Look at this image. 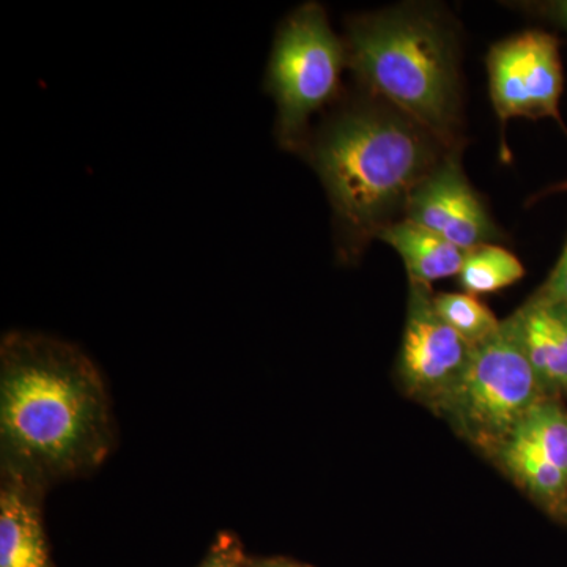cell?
<instances>
[{
    "label": "cell",
    "mask_w": 567,
    "mask_h": 567,
    "mask_svg": "<svg viewBox=\"0 0 567 567\" xmlns=\"http://www.w3.org/2000/svg\"><path fill=\"white\" fill-rule=\"evenodd\" d=\"M511 436L535 447L540 456L567 473V413L554 399L533 406Z\"/></svg>",
    "instance_id": "cell-14"
},
{
    "label": "cell",
    "mask_w": 567,
    "mask_h": 567,
    "mask_svg": "<svg viewBox=\"0 0 567 567\" xmlns=\"http://www.w3.org/2000/svg\"><path fill=\"white\" fill-rule=\"evenodd\" d=\"M518 341L547 398L567 390V303L539 290L513 316Z\"/></svg>",
    "instance_id": "cell-9"
},
{
    "label": "cell",
    "mask_w": 567,
    "mask_h": 567,
    "mask_svg": "<svg viewBox=\"0 0 567 567\" xmlns=\"http://www.w3.org/2000/svg\"><path fill=\"white\" fill-rule=\"evenodd\" d=\"M347 69L364 95L394 107L446 151H461L457 33L439 9L406 3L347 20Z\"/></svg>",
    "instance_id": "cell-3"
},
{
    "label": "cell",
    "mask_w": 567,
    "mask_h": 567,
    "mask_svg": "<svg viewBox=\"0 0 567 567\" xmlns=\"http://www.w3.org/2000/svg\"><path fill=\"white\" fill-rule=\"evenodd\" d=\"M525 276L517 256L496 244L481 245L466 251L458 282L465 293L484 295L506 289Z\"/></svg>",
    "instance_id": "cell-13"
},
{
    "label": "cell",
    "mask_w": 567,
    "mask_h": 567,
    "mask_svg": "<svg viewBox=\"0 0 567 567\" xmlns=\"http://www.w3.org/2000/svg\"><path fill=\"white\" fill-rule=\"evenodd\" d=\"M346 69L344 39L336 35L323 6L306 2L279 24L264 91L275 102V137L282 151L301 156L312 118L336 102Z\"/></svg>",
    "instance_id": "cell-4"
},
{
    "label": "cell",
    "mask_w": 567,
    "mask_h": 567,
    "mask_svg": "<svg viewBox=\"0 0 567 567\" xmlns=\"http://www.w3.org/2000/svg\"><path fill=\"white\" fill-rule=\"evenodd\" d=\"M563 254H566V256H567V241H566L565 249H563Z\"/></svg>",
    "instance_id": "cell-19"
},
{
    "label": "cell",
    "mask_w": 567,
    "mask_h": 567,
    "mask_svg": "<svg viewBox=\"0 0 567 567\" xmlns=\"http://www.w3.org/2000/svg\"><path fill=\"white\" fill-rule=\"evenodd\" d=\"M404 260L410 284L431 287L439 279L458 276L466 251L417 224L401 219L379 237Z\"/></svg>",
    "instance_id": "cell-11"
},
{
    "label": "cell",
    "mask_w": 567,
    "mask_h": 567,
    "mask_svg": "<svg viewBox=\"0 0 567 567\" xmlns=\"http://www.w3.org/2000/svg\"><path fill=\"white\" fill-rule=\"evenodd\" d=\"M548 21L558 25L567 33V0H555V2L537 3L535 7Z\"/></svg>",
    "instance_id": "cell-17"
},
{
    "label": "cell",
    "mask_w": 567,
    "mask_h": 567,
    "mask_svg": "<svg viewBox=\"0 0 567 567\" xmlns=\"http://www.w3.org/2000/svg\"><path fill=\"white\" fill-rule=\"evenodd\" d=\"M197 567H251L237 536L221 533Z\"/></svg>",
    "instance_id": "cell-16"
},
{
    "label": "cell",
    "mask_w": 567,
    "mask_h": 567,
    "mask_svg": "<svg viewBox=\"0 0 567 567\" xmlns=\"http://www.w3.org/2000/svg\"><path fill=\"white\" fill-rule=\"evenodd\" d=\"M114 423L103 377L82 350L13 331L0 344L2 472L47 491L110 456Z\"/></svg>",
    "instance_id": "cell-1"
},
{
    "label": "cell",
    "mask_w": 567,
    "mask_h": 567,
    "mask_svg": "<svg viewBox=\"0 0 567 567\" xmlns=\"http://www.w3.org/2000/svg\"><path fill=\"white\" fill-rule=\"evenodd\" d=\"M544 399L547 395L507 317L494 336L473 347L464 377L436 415L446 417L462 439L492 458Z\"/></svg>",
    "instance_id": "cell-5"
},
{
    "label": "cell",
    "mask_w": 567,
    "mask_h": 567,
    "mask_svg": "<svg viewBox=\"0 0 567 567\" xmlns=\"http://www.w3.org/2000/svg\"><path fill=\"white\" fill-rule=\"evenodd\" d=\"M447 152L423 126L364 93L317 123L301 156L327 193L341 262L360 259L404 219L410 196Z\"/></svg>",
    "instance_id": "cell-2"
},
{
    "label": "cell",
    "mask_w": 567,
    "mask_h": 567,
    "mask_svg": "<svg viewBox=\"0 0 567 567\" xmlns=\"http://www.w3.org/2000/svg\"><path fill=\"white\" fill-rule=\"evenodd\" d=\"M44 488L2 472L0 476V567H52L41 518Z\"/></svg>",
    "instance_id": "cell-10"
},
{
    "label": "cell",
    "mask_w": 567,
    "mask_h": 567,
    "mask_svg": "<svg viewBox=\"0 0 567 567\" xmlns=\"http://www.w3.org/2000/svg\"><path fill=\"white\" fill-rule=\"evenodd\" d=\"M251 567H312L289 558H249Z\"/></svg>",
    "instance_id": "cell-18"
},
{
    "label": "cell",
    "mask_w": 567,
    "mask_h": 567,
    "mask_svg": "<svg viewBox=\"0 0 567 567\" xmlns=\"http://www.w3.org/2000/svg\"><path fill=\"white\" fill-rule=\"evenodd\" d=\"M487 70L499 121L559 118L563 66L557 37L525 31L499 41L488 51Z\"/></svg>",
    "instance_id": "cell-7"
},
{
    "label": "cell",
    "mask_w": 567,
    "mask_h": 567,
    "mask_svg": "<svg viewBox=\"0 0 567 567\" xmlns=\"http://www.w3.org/2000/svg\"><path fill=\"white\" fill-rule=\"evenodd\" d=\"M492 461L513 477L525 492L551 513L565 511L567 503V473L551 464L546 457L516 439L509 440L496 451Z\"/></svg>",
    "instance_id": "cell-12"
},
{
    "label": "cell",
    "mask_w": 567,
    "mask_h": 567,
    "mask_svg": "<svg viewBox=\"0 0 567 567\" xmlns=\"http://www.w3.org/2000/svg\"><path fill=\"white\" fill-rule=\"evenodd\" d=\"M434 303L440 317L470 346L487 341L502 327V320L496 319L475 295L435 293Z\"/></svg>",
    "instance_id": "cell-15"
},
{
    "label": "cell",
    "mask_w": 567,
    "mask_h": 567,
    "mask_svg": "<svg viewBox=\"0 0 567 567\" xmlns=\"http://www.w3.org/2000/svg\"><path fill=\"white\" fill-rule=\"evenodd\" d=\"M404 219L465 251L503 238L480 194L466 178L461 151L447 152L416 186L406 204Z\"/></svg>",
    "instance_id": "cell-8"
},
{
    "label": "cell",
    "mask_w": 567,
    "mask_h": 567,
    "mask_svg": "<svg viewBox=\"0 0 567 567\" xmlns=\"http://www.w3.org/2000/svg\"><path fill=\"white\" fill-rule=\"evenodd\" d=\"M565 513L567 514V503H566V507H565Z\"/></svg>",
    "instance_id": "cell-20"
},
{
    "label": "cell",
    "mask_w": 567,
    "mask_h": 567,
    "mask_svg": "<svg viewBox=\"0 0 567 567\" xmlns=\"http://www.w3.org/2000/svg\"><path fill=\"white\" fill-rule=\"evenodd\" d=\"M434 295L429 286L410 284L398 372L405 393L439 413L464 377L473 346L440 317Z\"/></svg>",
    "instance_id": "cell-6"
}]
</instances>
